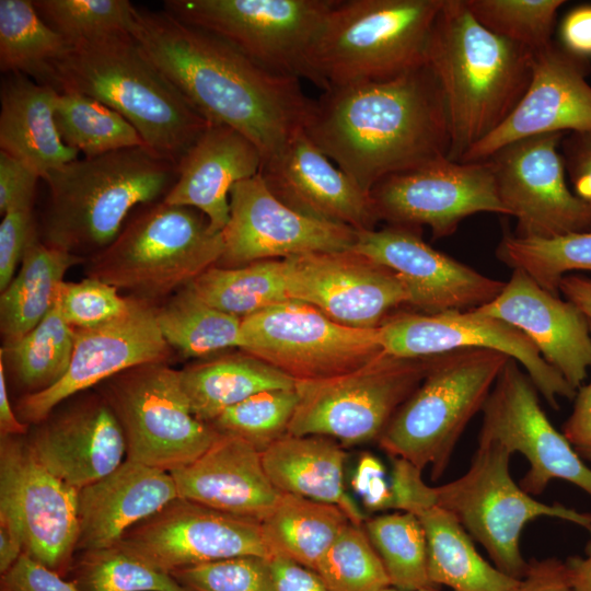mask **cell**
Returning <instances> with one entry per match:
<instances>
[{
    "label": "cell",
    "instance_id": "cell-41",
    "mask_svg": "<svg viewBox=\"0 0 591 591\" xmlns=\"http://www.w3.org/2000/svg\"><path fill=\"white\" fill-rule=\"evenodd\" d=\"M55 121L63 143L84 157L146 147L139 132L124 116L80 93L59 92Z\"/></svg>",
    "mask_w": 591,
    "mask_h": 591
},
{
    "label": "cell",
    "instance_id": "cell-49",
    "mask_svg": "<svg viewBox=\"0 0 591 591\" xmlns=\"http://www.w3.org/2000/svg\"><path fill=\"white\" fill-rule=\"evenodd\" d=\"M187 591H276L270 559L236 556L170 572Z\"/></svg>",
    "mask_w": 591,
    "mask_h": 591
},
{
    "label": "cell",
    "instance_id": "cell-63",
    "mask_svg": "<svg viewBox=\"0 0 591 591\" xmlns=\"http://www.w3.org/2000/svg\"><path fill=\"white\" fill-rule=\"evenodd\" d=\"M23 554L19 538L5 526L0 524V572H7Z\"/></svg>",
    "mask_w": 591,
    "mask_h": 591
},
{
    "label": "cell",
    "instance_id": "cell-11",
    "mask_svg": "<svg viewBox=\"0 0 591 591\" xmlns=\"http://www.w3.org/2000/svg\"><path fill=\"white\" fill-rule=\"evenodd\" d=\"M436 358H402L383 352L349 373L296 382L299 404L288 433L325 436L345 445L378 440Z\"/></svg>",
    "mask_w": 591,
    "mask_h": 591
},
{
    "label": "cell",
    "instance_id": "cell-10",
    "mask_svg": "<svg viewBox=\"0 0 591 591\" xmlns=\"http://www.w3.org/2000/svg\"><path fill=\"white\" fill-rule=\"evenodd\" d=\"M127 444V460L166 472L197 460L220 436L192 412L179 370L147 363L100 384Z\"/></svg>",
    "mask_w": 591,
    "mask_h": 591
},
{
    "label": "cell",
    "instance_id": "cell-45",
    "mask_svg": "<svg viewBox=\"0 0 591 591\" xmlns=\"http://www.w3.org/2000/svg\"><path fill=\"white\" fill-rule=\"evenodd\" d=\"M42 19L71 46L131 35L134 4L128 0H34Z\"/></svg>",
    "mask_w": 591,
    "mask_h": 591
},
{
    "label": "cell",
    "instance_id": "cell-26",
    "mask_svg": "<svg viewBox=\"0 0 591 591\" xmlns=\"http://www.w3.org/2000/svg\"><path fill=\"white\" fill-rule=\"evenodd\" d=\"M474 310L520 329L576 391L583 384L591 369V332L589 321L571 302L513 269L501 292Z\"/></svg>",
    "mask_w": 591,
    "mask_h": 591
},
{
    "label": "cell",
    "instance_id": "cell-1",
    "mask_svg": "<svg viewBox=\"0 0 591 591\" xmlns=\"http://www.w3.org/2000/svg\"><path fill=\"white\" fill-rule=\"evenodd\" d=\"M131 36L202 117L246 137L263 163L310 119L314 101L298 78L258 65L166 10L135 5Z\"/></svg>",
    "mask_w": 591,
    "mask_h": 591
},
{
    "label": "cell",
    "instance_id": "cell-38",
    "mask_svg": "<svg viewBox=\"0 0 591 591\" xmlns=\"http://www.w3.org/2000/svg\"><path fill=\"white\" fill-rule=\"evenodd\" d=\"M72 46L39 15L33 1L0 0V69L50 84L51 66Z\"/></svg>",
    "mask_w": 591,
    "mask_h": 591
},
{
    "label": "cell",
    "instance_id": "cell-36",
    "mask_svg": "<svg viewBox=\"0 0 591 591\" xmlns=\"http://www.w3.org/2000/svg\"><path fill=\"white\" fill-rule=\"evenodd\" d=\"M349 522L335 505L281 493L260 526L273 557H283L315 571Z\"/></svg>",
    "mask_w": 591,
    "mask_h": 591
},
{
    "label": "cell",
    "instance_id": "cell-22",
    "mask_svg": "<svg viewBox=\"0 0 591 591\" xmlns=\"http://www.w3.org/2000/svg\"><path fill=\"white\" fill-rule=\"evenodd\" d=\"M291 300L318 309L335 322L376 328L410 293L390 268L352 250L283 258Z\"/></svg>",
    "mask_w": 591,
    "mask_h": 591
},
{
    "label": "cell",
    "instance_id": "cell-23",
    "mask_svg": "<svg viewBox=\"0 0 591 591\" xmlns=\"http://www.w3.org/2000/svg\"><path fill=\"white\" fill-rule=\"evenodd\" d=\"M352 251L396 273L409 290V305L428 314L480 308L505 286L431 247L418 228L357 231Z\"/></svg>",
    "mask_w": 591,
    "mask_h": 591
},
{
    "label": "cell",
    "instance_id": "cell-46",
    "mask_svg": "<svg viewBox=\"0 0 591 591\" xmlns=\"http://www.w3.org/2000/svg\"><path fill=\"white\" fill-rule=\"evenodd\" d=\"M473 16L494 34L533 54L553 43L565 0H465Z\"/></svg>",
    "mask_w": 591,
    "mask_h": 591
},
{
    "label": "cell",
    "instance_id": "cell-55",
    "mask_svg": "<svg viewBox=\"0 0 591 591\" xmlns=\"http://www.w3.org/2000/svg\"><path fill=\"white\" fill-rule=\"evenodd\" d=\"M352 485L362 497L366 508L378 511L392 508V489L385 479L381 462L366 453L361 456Z\"/></svg>",
    "mask_w": 591,
    "mask_h": 591
},
{
    "label": "cell",
    "instance_id": "cell-29",
    "mask_svg": "<svg viewBox=\"0 0 591 591\" xmlns=\"http://www.w3.org/2000/svg\"><path fill=\"white\" fill-rule=\"evenodd\" d=\"M263 164L258 149L239 131L209 124L177 165V177L165 197L169 205L190 207L222 232L230 219V193L255 176Z\"/></svg>",
    "mask_w": 591,
    "mask_h": 591
},
{
    "label": "cell",
    "instance_id": "cell-20",
    "mask_svg": "<svg viewBox=\"0 0 591 591\" xmlns=\"http://www.w3.org/2000/svg\"><path fill=\"white\" fill-rule=\"evenodd\" d=\"M357 231L320 220L287 206L260 173L237 182L230 193V219L222 231L220 267L283 259L311 253L352 250Z\"/></svg>",
    "mask_w": 591,
    "mask_h": 591
},
{
    "label": "cell",
    "instance_id": "cell-37",
    "mask_svg": "<svg viewBox=\"0 0 591 591\" xmlns=\"http://www.w3.org/2000/svg\"><path fill=\"white\" fill-rule=\"evenodd\" d=\"M157 320L170 348L184 358L207 357L240 346L242 318L209 305L190 285L157 308Z\"/></svg>",
    "mask_w": 591,
    "mask_h": 591
},
{
    "label": "cell",
    "instance_id": "cell-35",
    "mask_svg": "<svg viewBox=\"0 0 591 591\" xmlns=\"http://www.w3.org/2000/svg\"><path fill=\"white\" fill-rule=\"evenodd\" d=\"M84 256L51 247L35 237L21 267L0 296V332L3 345L30 333L53 308L63 276Z\"/></svg>",
    "mask_w": 591,
    "mask_h": 591
},
{
    "label": "cell",
    "instance_id": "cell-57",
    "mask_svg": "<svg viewBox=\"0 0 591 591\" xmlns=\"http://www.w3.org/2000/svg\"><path fill=\"white\" fill-rule=\"evenodd\" d=\"M513 591H572L566 560L557 558L532 559L524 576Z\"/></svg>",
    "mask_w": 591,
    "mask_h": 591
},
{
    "label": "cell",
    "instance_id": "cell-40",
    "mask_svg": "<svg viewBox=\"0 0 591 591\" xmlns=\"http://www.w3.org/2000/svg\"><path fill=\"white\" fill-rule=\"evenodd\" d=\"M76 329L65 320L57 299L45 317L15 343L2 345L0 359L19 385L33 394L57 383L69 368Z\"/></svg>",
    "mask_w": 591,
    "mask_h": 591
},
{
    "label": "cell",
    "instance_id": "cell-14",
    "mask_svg": "<svg viewBox=\"0 0 591 591\" xmlns=\"http://www.w3.org/2000/svg\"><path fill=\"white\" fill-rule=\"evenodd\" d=\"M79 490L33 455L21 436L0 442V524L21 542L23 554L62 577L78 551Z\"/></svg>",
    "mask_w": 591,
    "mask_h": 591
},
{
    "label": "cell",
    "instance_id": "cell-34",
    "mask_svg": "<svg viewBox=\"0 0 591 591\" xmlns=\"http://www.w3.org/2000/svg\"><path fill=\"white\" fill-rule=\"evenodd\" d=\"M413 514L426 534L428 575L434 586L444 584L452 591H513L519 579L486 561L451 512L429 503Z\"/></svg>",
    "mask_w": 591,
    "mask_h": 591
},
{
    "label": "cell",
    "instance_id": "cell-17",
    "mask_svg": "<svg viewBox=\"0 0 591 591\" xmlns=\"http://www.w3.org/2000/svg\"><path fill=\"white\" fill-rule=\"evenodd\" d=\"M566 134L537 135L511 142L487 160L499 199L518 220L523 237L551 239L591 232V207L566 181L560 144Z\"/></svg>",
    "mask_w": 591,
    "mask_h": 591
},
{
    "label": "cell",
    "instance_id": "cell-52",
    "mask_svg": "<svg viewBox=\"0 0 591 591\" xmlns=\"http://www.w3.org/2000/svg\"><path fill=\"white\" fill-rule=\"evenodd\" d=\"M40 176L27 164L0 151V213L21 207H33Z\"/></svg>",
    "mask_w": 591,
    "mask_h": 591
},
{
    "label": "cell",
    "instance_id": "cell-13",
    "mask_svg": "<svg viewBox=\"0 0 591 591\" xmlns=\"http://www.w3.org/2000/svg\"><path fill=\"white\" fill-rule=\"evenodd\" d=\"M334 0H166L182 22L206 31L258 65L306 77L309 53Z\"/></svg>",
    "mask_w": 591,
    "mask_h": 591
},
{
    "label": "cell",
    "instance_id": "cell-2",
    "mask_svg": "<svg viewBox=\"0 0 591 591\" xmlns=\"http://www.w3.org/2000/svg\"><path fill=\"white\" fill-rule=\"evenodd\" d=\"M304 130L369 194L389 175L448 158L451 143L442 91L427 63L325 90Z\"/></svg>",
    "mask_w": 591,
    "mask_h": 591
},
{
    "label": "cell",
    "instance_id": "cell-6",
    "mask_svg": "<svg viewBox=\"0 0 591 591\" xmlns=\"http://www.w3.org/2000/svg\"><path fill=\"white\" fill-rule=\"evenodd\" d=\"M443 1H336L309 53L305 79L325 91L393 79L427 63Z\"/></svg>",
    "mask_w": 591,
    "mask_h": 591
},
{
    "label": "cell",
    "instance_id": "cell-60",
    "mask_svg": "<svg viewBox=\"0 0 591 591\" xmlns=\"http://www.w3.org/2000/svg\"><path fill=\"white\" fill-rule=\"evenodd\" d=\"M559 292L591 322V278L565 276L560 281Z\"/></svg>",
    "mask_w": 591,
    "mask_h": 591
},
{
    "label": "cell",
    "instance_id": "cell-61",
    "mask_svg": "<svg viewBox=\"0 0 591 591\" xmlns=\"http://www.w3.org/2000/svg\"><path fill=\"white\" fill-rule=\"evenodd\" d=\"M27 424L21 421L14 414L7 387L5 369L0 359V433L4 436H23L27 431Z\"/></svg>",
    "mask_w": 591,
    "mask_h": 591
},
{
    "label": "cell",
    "instance_id": "cell-15",
    "mask_svg": "<svg viewBox=\"0 0 591 591\" xmlns=\"http://www.w3.org/2000/svg\"><path fill=\"white\" fill-rule=\"evenodd\" d=\"M378 221L420 229L434 239L455 232L477 212L508 216L489 160L462 162L447 157L386 176L370 192Z\"/></svg>",
    "mask_w": 591,
    "mask_h": 591
},
{
    "label": "cell",
    "instance_id": "cell-7",
    "mask_svg": "<svg viewBox=\"0 0 591 591\" xmlns=\"http://www.w3.org/2000/svg\"><path fill=\"white\" fill-rule=\"evenodd\" d=\"M222 232L198 210L148 205L106 248L92 256L88 277L150 302L172 296L222 257Z\"/></svg>",
    "mask_w": 591,
    "mask_h": 591
},
{
    "label": "cell",
    "instance_id": "cell-28",
    "mask_svg": "<svg viewBox=\"0 0 591 591\" xmlns=\"http://www.w3.org/2000/svg\"><path fill=\"white\" fill-rule=\"evenodd\" d=\"M171 474L178 497L259 522L281 494L268 478L260 452L233 436L220 434L197 460Z\"/></svg>",
    "mask_w": 591,
    "mask_h": 591
},
{
    "label": "cell",
    "instance_id": "cell-44",
    "mask_svg": "<svg viewBox=\"0 0 591 591\" xmlns=\"http://www.w3.org/2000/svg\"><path fill=\"white\" fill-rule=\"evenodd\" d=\"M69 575L80 591H187L118 543L80 552Z\"/></svg>",
    "mask_w": 591,
    "mask_h": 591
},
{
    "label": "cell",
    "instance_id": "cell-50",
    "mask_svg": "<svg viewBox=\"0 0 591 591\" xmlns=\"http://www.w3.org/2000/svg\"><path fill=\"white\" fill-rule=\"evenodd\" d=\"M118 289L96 278L63 281L57 302L67 323L74 329L90 328L121 315L129 306L130 297H123Z\"/></svg>",
    "mask_w": 591,
    "mask_h": 591
},
{
    "label": "cell",
    "instance_id": "cell-42",
    "mask_svg": "<svg viewBox=\"0 0 591 591\" xmlns=\"http://www.w3.org/2000/svg\"><path fill=\"white\" fill-rule=\"evenodd\" d=\"M363 529L382 560L391 587L403 591L437 587L428 575L427 538L415 514L401 511L370 518Z\"/></svg>",
    "mask_w": 591,
    "mask_h": 591
},
{
    "label": "cell",
    "instance_id": "cell-8",
    "mask_svg": "<svg viewBox=\"0 0 591 591\" xmlns=\"http://www.w3.org/2000/svg\"><path fill=\"white\" fill-rule=\"evenodd\" d=\"M509 359L486 348L438 355L420 385L378 439L380 448L421 471L430 465L432 479L439 478Z\"/></svg>",
    "mask_w": 591,
    "mask_h": 591
},
{
    "label": "cell",
    "instance_id": "cell-32",
    "mask_svg": "<svg viewBox=\"0 0 591 591\" xmlns=\"http://www.w3.org/2000/svg\"><path fill=\"white\" fill-rule=\"evenodd\" d=\"M260 456L268 478L280 493L335 505L356 525L367 520L345 487L347 453L337 440L287 433L262 451Z\"/></svg>",
    "mask_w": 591,
    "mask_h": 591
},
{
    "label": "cell",
    "instance_id": "cell-25",
    "mask_svg": "<svg viewBox=\"0 0 591 591\" xmlns=\"http://www.w3.org/2000/svg\"><path fill=\"white\" fill-rule=\"evenodd\" d=\"M267 187L292 209L356 231L378 222L370 194L336 167L300 129L260 169Z\"/></svg>",
    "mask_w": 591,
    "mask_h": 591
},
{
    "label": "cell",
    "instance_id": "cell-58",
    "mask_svg": "<svg viewBox=\"0 0 591 591\" xmlns=\"http://www.w3.org/2000/svg\"><path fill=\"white\" fill-rule=\"evenodd\" d=\"M561 46L569 53L588 59L591 57V4L570 10L560 26Z\"/></svg>",
    "mask_w": 591,
    "mask_h": 591
},
{
    "label": "cell",
    "instance_id": "cell-9",
    "mask_svg": "<svg viewBox=\"0 0 591 591\" xmlns=\"http://www.w3.org/2000/svg\"><path fill=\"white\" fill-rule=\"evenodd\" d=\"M511 453L493 441H478L470 468L461 477L432 487L433 503L451 512L489 554L494 566L521 579L528 563L520 535L528 522L549 517L591 528V513L535 500L510 475Z\"/></svg>",
    "mask_w": 591,
    "mask_h": 591
},
{
    "label": "cell",
    "instance_id": "cell-48",
    "mask_svg": "<svg viewBox=\"0 0 591 591\" xmlns=\"http://www.w3.org/2000/svg\"><path fill=\"white\" fill-rule=\"evenodd\" d=\"M298 404L296 386L268 390L225 409L209 425L218 433L243 439L262 452L288 433Z\"/></svg>",
    "mask_w": 591,
    "mask_h": 591
},
{
    "label": "cell",
    "instance_id": "cell-39",
    "mask_svg": "<svg viewBox=\"0 0 591 591\" xmlns=\"http://www.w3.org/2000/svg\"><path fill=\"white\" fill-rule=\"evenodd\" d=\"M189 285L206 303L240 318L291 300L283 259L240 267L212 266Z\"/></svg>",
    "mask_w": 591,
    "mask_h": 591
},
{
    "label": "cell",
    "instance_id": "cell-33",
    "mask_svg": "<svg viewBox=\"0 0 591 591\" xmlns=\"http://www.w3.org/2000/svg\"><path fill=\"white\" fill-rule=\"evenodd\" d=\"M179 378L193 414L207 424L257 393L296 386L292 379L243 350L187 366Z\"/></svg>",
    "mask_w": 591,
    "mask_h": 591
},
{
    "label": "cell",
    "instance_id": "cell-31",
    "mask_svg": "<svg viewBox=\"0 0 591 591\" xmlns=\"http://www.w3.org/2000/svg\"><path fill=\"white\" fill-rule=\"evenodd\" d=\"M59 92L20 74L9 73L0 89V148L33 169L43 179L78 159L63 143L55 121Z\"/></svg>",
    "mask_w": 591,
    "mask_h": 591
},
{
    "label": "cell",
    "instance_id": "cell-59",
    "mask_svg": "<svg viewBox=\"0 0 591 591\" xmlns=\"http://www.w3.org/2000/svg\"><path fill=\"white\" fill-rule=\"evenodd\" d=\"M276 591H328L318 575L290 559L270 558Z\"/></svg>",
    "mask_w": 591,
    "mask_h": 591
},
{
    "label": "cell",
    "instance_id": "cell-27",
    "mask_svg": "<svg viewBox=\"0 0 591 591\" xmlns=\"http://www.w3.org/2000/svg\"><path fill=\"white\" fill-rule=\"evenodd\" d=\"M36 425L26 439L34 457L78 490L114 472L127 455L123 428L101 395Z\"/></svg>",
    "mask_w": 591,
    "mask_h": 591
},
{
    "label": "cell",
    "instance_id": "cell-18",
    "mask_svg": "<svg viewBox=\"0 0 591 591\" xmlns=\"http://www.w3.org/2000/svg\"><path fill=\"white\" fill-rule=\"evenodd\" d=\"M478 441H493L508 452L521 453L530 468L520 487L542 494L549 482L561 479L591 497V468L541 407L537 390L518 362L509 359L484 407Z\"/></svg>",
    "mask_w": 591,
    "mask_h": 591
},
{
    "label": "cell",
    "instance_id": "cell-47",
    "mask_svg": "<svg viewBox=\"0 0 591 591\" xmlns=\"http://www.w3.org/2000/svg\"><path fill=\"white\" fill-rule=\"evenodd\" d=\"M315 572L328 591H380L391 587L363 524L349 522L323 555Z\"/></svg>",
    "mask_w": 591,
    "mask_h": 591
},
{
    "label": "cell",
    "instance_id": "cell-30",
    "mask_svg": "<svg viewBox=\"0 0 591 591\" xmlns=\"http://www.w3.org/2000/svg\"><path fill=\"white\" fill-rule=\"evenodd\" d=\"M176 498L170 472L126 459L114 472L79 490L77 549L116 544L129 529Z\"/></svg>",
    "mask_w": 591,
    "mask_h": 591
},
{
    "label": "cell",
    "instance_id": "cell-51",
    "mask_svg": "<svg viewBox=\"0 0 591 591\" xmlns=\"http://www.w3.org/2000/svg\"><path fill=\"white\" fill-rule=\"evenodd\" d=\"M37 237L33 207L8 210L0 223V290L16 275L19 264L30 243Z\"/></svg>",
    "mask_w": 591,
    "mask_h": 591
},
{
    "label": "cell",
    "instance_id": "cell-16",
    "mask_svg": "<svg viewBox=\"0 0 591 591\" xmlns=\"http://www.w3.org/2000/svg\"><path fill=\"white\" fill-rule=\"evenodd\" d=\"M385 354L426 358L465 348L500 351L526 371L546 402L558 408V397L573 399L576 390L542 357L535 345L517 327L476 310L440 313L391 314L378 327Z\"/></svg>",
    "mask_w": 591,
    "mask_h": 591
},
{
    "label": "cell",
    "instance_id": "cell-56",
    "mask_svg": "<svg viewBox=\"0 0 591 591\" xmlns=\"http://www.w3.org/2000/svg\"><path fill=\"white\" fill-rule=\"evenodd\" d=\"M589 326L591 332V322ZM573 399L563 433L583 461H591V378L577 390Z\"/></svg>",
    "mask_w": 591,
    "mask_h": 591
},
{
    "label": "cell",
    "instance_id": "cell-19",
    "mask_svg": "<svg viewBox=\"0 0 591 591\" xmlns=\"http://www.w3.org/2000/svg\"><path fill=\"white\" fill-rule=\"evenodd\" d=\"M129 297L128 309L118 317L95 327L76 329L68 370L53 386L20 398L16 416L21 421L36 425L65 399L126 370L169 362L172 349L160 331L157 306Z\"/></svg>",
    "mask_w": 591,
    "mask_h": 591
},
{
    "label": "cell",
    "instance_id": "cell-21",
    "mask_svg": "<svg viewBox=\"0 0 591 591\" xmlns=\"http://www.w3.org/2000/svg\"><path fill=\"white\" fill-rule=\"evenodd\" d=\"M117 543L169 573L236 556L273 558L259 521L181 497L129 529Z\"/></svg>",
    "mask_w": 591,
    "mask_h": 591
},
{
    "label": "cell",
    "instance_id": "cell-5",
    "mask_svg": "<svg viewBox=\"0 0 591 591\" xmlns=\"http://www.w3.org/2000/svg\"><path fill=\"white\" fill-rule=\"evenodd\" d=\"M177 165L147 147L76 159L47 174L43 242L76 255L97 254L118 236L138 205L165 197Z\"/></svg>",
    "mask_w": 591,
    "mask_h": 591
},
{
    "label": "cell",
    "instance_id": "cell-53",
    "mask_svg": "<svg viewBox=\"0 0 591 591\" xmlns=\"http://www.w3.org/2000/svg\"><path fill=\"white\" fill-rule=\"evenodd\" d=\"M0 591H80L66 577L46 568L25 554L0 579Z\"/></svg>",
    "mask_w": 591,
    "mask_h": 591
},
{
    "label": "cell",
    "instance_id": "cell-4",
    "mask_svg": "<svg viewBox=\"0 0 591 591\" xmlns=\"http://www.w3.org/2000/svg\"><path fill=\"white\" fill-rule=\"evenodd\" d=\"M50 85L113 108L136 128L148 149L176 165L210 124L131 35L73 45L53 63Z\"/></svg>",
    "mask_w": 591,
    "mask_h": 591
},
{
    "label": "cell",
    "instance_id": "cell-12",
    "mask_svg": "<svg viewBox=\"0 0 591 591\" xmlns=\"http://www.w3.org/2000/svg\"><path fill=\"white\" fill-rule=\"evenodd\" d=\"M239 348L294 382L343 375L384 352L378 327L339 324L313 305L297 300L242 318Z\"/></svg>",
    "mask_w": 591,
    "mask_h": 591
},
{
    "label": "cell",
    "instance_id": "cell-3",
    "mask_svg": "<svg viewBox=\"0 0 591 591\" xmlns=\"http://www.w3.org/2000/svg\"><path fill=\"white\" fill-rule=\"evenodd\" d=\"M533 53L486 27L465 0H444L434 21L427 65L444 99L451 143L461 161L512 113L532 77Z\"/></svg>",
    "mask_w": 591,
    "mask_h": 591
},
{
    "label": "cell",
    "instance_id": "cell-62",
    "mask_svg": "<svg viewBox=\"0 0 591 591\" xmlns=\"http://www.w3.org/2000/svg\"><path fill=\"white\" fill-rule=\"evenodd\" d=\"M589 532L590 540L584 556H575L566 560L572 591H591V528Z\"/></svg>",
    "mask_w": 591,
    "mask_h": 591
},
{
    "label": "cell",
    "instance_id": "cell-64",
    "mask_svg": "<svg viewBox=\"0 0 591 591\" xmlns=\"http://www.w3.org/2000/svg\"><path fill=\"white\" fill-rule=\"evenodd\" d=\"M380 591H403V590L396 589L394 587H387ZM414 591H439V587L425 588V589H419V590H414Z\"/></svg>",
    "mask_w": 591,
    "mask_h": 591
},
{
    "label": "cell",
    "instance_id": "cell-24",
    "mask_svg": "<svg viewBox=\"0 0 591 591\" xmlns=\"http://www.w3.org/2000/svg\"><path fill=\"white\" fill-rule=\"evenodd\" d=\"M588 59L561 45L533 54L529 86L506 120L473 146L462 162L484 161L502 147L533 136L591 130V85Z\"/></svg>",
    "mask_w": 591,
    "mask_h": 591
},
{
    "label": "cell",
    "instance_id": "cell-43",
    "mask_svg": "<svg viewBox=\"0 0 591 591\" xmlns=\"http://www.w3.org/2000/svg\"><path fill=\"white\" fill-rule=\"evenodd\" d=\"M496 253L500 262L524 271L543 289L558 296L566 273L591 271V232L551 239L506 234Z\"/></svg>",
    "mask_w": 591,
    "mask_h": 591
},
{
    "label": "cell",
    "instance_id": "cell-54",
    "mask_svg": "<svg viewBox=\"0 0 591 591\" xmlns=\"http://www.w3.org/2000/svg\"><path fill=\"white\" fill-rule=\"evenodd\" d=\"M560 151L571 190L591 207V130L566 134Z\"/></svg>",
    "mask_w": 591,
    "mask_h": 591
}]
</instances>
